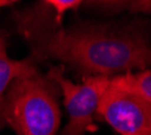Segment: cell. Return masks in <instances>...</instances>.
I'll list each match as a JSON object with an SVG mask.
<instances>
[{
	"instance_id": "6da1fadb",
	"label": "cell",
	"mask_w": 151,
	"mask_h": 135,
	"mask_svg": "<svg viewBox=\"0 0 151 135\" xmlns=\"http://www.w3.org/2000/svg\"><path fill=\"white\" fill-rule=\"evenodd\" d=\"M31 58H57L89 76H104L151 66V45L138 26L78 25L27 38Z\"/></svg>"
},
{
	"instance_id": "7a4b0ae2",
	"label": "cell",
	"mask_w": 151,
	"mask_h": 135,
	"mask_svg": "<svg viewBox=\"0 0 151 135\" xmlns=\"http://www.w3.org/2000/svg\"><path fill=\"white\" fill-rule=\"evenodd\" d=\"M60 87L39 73L15 79L0 108V122L18 135H55L61 123Z\"/></svg>"
},
{
	"instance_id": "3957f363",
	"label": "cell",
	"mask_w": 151,
	"mask_h": 135,
	"mask_svg": "<svg viewBox=\"0 0 151 135\" xmlns=\"http://www.w3.org/2000/svg\"><path fill=\"white\" fill-rule=\"evenodd\" d=\"M97 113L120 135H151V105L112 79L101 95Z\"/></svg>"
},
{
	"instance_id": "277c9868",
	"label": "cell",
	"mask_w": 151,
	"mask_h": 135,
	"mask_svg": "<svg viewBox=\"0 0 151 135\" xmlns=\"http://www.w3.org/2000/svg\"><path fill=\"white\" fill-rule=\"evenodd\" d=\"M62 68H51L47 77L57 82L63 93V103L69 115V123L62 135H84L97 112L101 95L107 89L111 79L104 76H89L82 84H74L65 79Z\"/></svg>"
},
{
	"instance_id": "5b68a950",
	"label": "cell",
	"mask_w": 151,
	"mask_h": 135,
	"mask_svg": "<svg viewBox=\"0 0 151 135\" xmlns=\"http://www.w3.org/2000/svg\"><path fill=\"white\" fill-rule=\"evenodd\" d=\"M82 1L77 0H51L42 1L31 7L24 12L19 14L18 26L26 38L41 32L51 31L62 27V18L69 9H77Z\"/></svg>"
},
{
	"instance_id": "8992f818",
	"label": "cell",
	"mask_w": 151,
	"mask_h": 135,
	"mask_svg": "<svg viewBox=\"0 0 151 135\" xmlns=\"http://www.w3.org/2000/svg\"><path fill=\"white\" fill-rule=\"evenodd\" d=\"M6 47V39L0 34V108H1L4 95L14 80L38 72L32 62V58L24 61L11 60L7 54Z\"/></svg>"
},
{
	"instance_id": "52a82bcc",
	"label": "cell",
	"mask_w": 151,
	"mask_h": 135,
	"mask_svg": "<svg viewBox=\"0 0 151 135\" xmlns=\"http://www.w3.org/2000/svg\"><path fill=\"white\" fill-rule=\"evenodd\" d=\"M113 82L123 88L135 92L151 105V70H142L138 73H126L112 79Z\"/></svg>"
},
{
	"instance_id": "ba28073f",
	"label": "cell",
	"mask_w": 151,
	"mask_h": 135,
	"mask_svg": "<svg viewBox=\"0 0 151 135\" xmlns=\"http://www.w3.org/2000/svg\"><path fill=\"white\" fill-rule=\"evenodd\" d=\"M89 6L100 8L105 12L117 14L122 11L129 12H142L151 14V1L150 0H120V1H89Z\"/></svg>"
}]
</instances>
